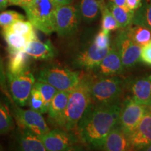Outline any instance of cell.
<instances>
[{"mask_svg":"<svg viewBox=\"0 0 151 151\" xmlns=\"http://www.w3.org/2000/svg\"><path fill=\"white\" fill-rule=\"evenodd\" d=\"M121 104L91 103L77 127L81 141L87 146L102 148L106 137L118 123Z\"/></svg>","mask_w":151,"mask_h":151,"instance_id":"obj_1","label":"cell"},{"mask_svg":"<svg viewBox=\"0 0 151 151\" xmlns=\"http://www.w3.org/2000/svg\"><path fill=\"white\" fill-rule=\"evenodd\" d=\"M92 78L90 75H82L77 86L71 90L60 126L62 129L68 131L77 129L81 119L92 103Z\"/></svg>","mask_w":151,"mask_h":151,"instance_id":"obj_2","label":"cell"},{"mask_svg":"<svg viewBox=\"0 0 151 151\" xmlns=\"http://www.w3.org/2000/svg\"><path fill=\"white\" fill-rule=\"evenodd\" d=\"M58 6L53 0H32L22 9L34 27L49 35L55 32V14Z\"/></svg>","mask_w":151,"mask_h":151,"instance_id":"obj_3","label":"cell"},{"mask_svg":"<svg viewBox=\"0 0 151 151\" xmlns=\"http://www.w3.org/2000/svg\"><path fill=\"white\" fill-rule=\"evenodd\" d=\"M81 76L79 71L61 66L48 65L40 69L38 73V81L51 85L59 91H70L77 86Z\"/></svg>","mask_w":151,"mask_h":151,"instance_id":"obj_4","label":"cell"},{"mask_svg":"<svg viewBox=\"0 0 151 151\" xmlns=\"http://www.w3.org/2000/svg\"><path fill=\"white\" fill-rule=\"evenodd\" d=\"M123 90V81L117 76L103 77L94 80L91 83L92 103L109 104L119 101Z\"/></svg>","mask_w":151,"mask_h":151,"instance_id":"obj_5","label":"cell"},{"mask_svg":"<svg viewBox=\"0 0 151 151\" xmlns=\"http://www.w3.org/2000/svg\"><path fill=\"white\" fill-rule=\"evenodd\" d=\"M6 77L7 86L14 102L19 106H25L35 85V76L29 71L20 75L7 72Z\"/></svg>","mask_w":151,"mask_h":151,"instance_id":"obj_6","label":"cell"},{"mask_svg":"<svg viewBox=\"0 0 151 151\" xmlns=\"http://www.w3.org/2000/svg\"><path fill=\"white\" fill-rule=\"evenodd\" d=\"M80 11L70 4L58 6L55 14V32L60 37L72 35L78 29Z\"/></svg>","mask_w":151,"mask_h":151,"instance_id":"obj_7","label":"cell"},{"mask_svg":"<svg viewBox=\"0 0 151 151\" xmlns=\"http://www.w3.org/2000/svg\"><path fill=\"white\" fill-rule=\"evenodd\" d=\"M147 106L136 101L132 97H128L121 104L118 125L122 132L129 137L140 122Z\"/></svg>","mask_w":151,"mask_h":151,"instance_id":"obj_8","label":"cell"},{"mask_svg":"<svg viewBox=\"0 0 151 151\" xmlns=\"http://www.w3.org/2000/svg\"><path fill=\"white\" fill-rule=\"evenodd\" d=\"M12 112L17 125L24 128L41 137L50 131L41 113L32 110H24L14 103L11 104Z\"/></svg>","mask_w":151,"mask_h":151,"instance_id":"obj_9","label":"cell"},{"mask_svg":"<svg viewBox=\"0 0 151 151\" xmlns=\"http://www.w3.org/2000/svg\"><path fill=\"white\" fill-rule=\"evenodd\" d=\"M124 67H131L141 61V46L134 42L123 29L116 38L115 43Z\"/></svg>","mask_w":151,"mask_h":151,"instance_id":"obj_10","label":"cell"},{"mask_svg":"<svg viewBox=\"0 0 151 151\" xmlns=\"http://www.w3.org/2000/svg\"><path fill=\"white\" fill-rule=\"evenodd\" d=\"M65 129H55L40 137L46 150L63 151L71 150L77 142L76 137Z\"/></svg>","mask_w":151,"mask_h":151,"instance_id":"obj_11","label":"cell"},{"mask_svg":"<svg viewBox=\"0 0 151 151\" xmlns=\"http://www.w3.org/2000/svg\"><path fill=\"white\" fill-rule=\"evenodd\" d=\"M110 47L99 48L92 42L77 55L74 60L76 65L86 70L97 69L104 58L108 53Z\"/></svg>","mask_w":151,"mask_h":151,"instance_id":"obj_12","label":"cell"},{"mask_svg":"<svg viewBox=\"0 0 151 151\" xmlns=\"http://www.w3.org/2000/svg\"><path fill=\"white\" fill-rule=\"evenodd\" d=\"M132 150H141L151 144V113H145L136 129L129 135Z\"/></svg>","mask_w":151,"mask_h":151,"instance_id":"obj_13","label":"cell"},{"mask_svg":"<svg viewBox=\"0 0 151 151\" xmlns=\"http://www.w3.org/2000/svg\"><path fill=\"white\" fill-rule=\"evenodd\" d=\"M14 148L22 151H45L46 148L43 144L39 136L24 128L18 127L14 134Z\"/></svg>","mask_w":151,"mask_h":151,"instance_id":"obj_14","label":"cell"},{"mask_svg":"<svg viewBox=\"0 0 151 151\" xmlns=\"http://www.w3.org/2000/svg\"><path fill=\"white\" fill-rule=\"evenodd\" d=\"M24 52L32 59L41 61H49L57 55V50L51 41L47 40L43 42L37 39L29 43Z\"/></svg>","mask_w":151,"mask_h":151,"instance_id":"obj_15","label":"cell"},{"mask_svg":"<svg viewBox=\"0 0 151 151\" xmlns=\"http://www.w3.org/2000/svg\"><path fill=\"white\" fill-rule=\"evenodd\" d=\"M102 148L106 151L132 150L129 137L126 135L119 126H116L111 130L106 137Z\"/></svg>","mask_w":151,"mask_h":151,"instance_id":"obj_16","label":"cell"},{"mask_svg":"<svg viewBox=\"0 0 151 151\" xmlns=\"http://www.w3.org/2000/svg\"><path fill=\"white\" fill-rule=\"evenodd\" d=\"M124 66L120 58V54L116 45L110 47L106 54L97 69L99 72L104 76H112L118 74L123 70Z\"/></svg>","mask_w":151,"mask_h":151,"instance_id":"obj_17","label":"cell"},{"mask_svg":"<svg viewBox=\"0 0 151 151\" xmlns=\"http://www.w3.org/2000/svg\"><path fill=\"white\" fill-rule=\"evenodd\" d=\"M70 91H58L49 105L48 117L57 125L61 126L67 108Z\"/></svg>","mask_w":151,"mask_h":151,"instance_id":"obj_18","label":"cell"},{"mask_svg":"<svg viewBox=\"0 0 151 151\" xmlns=\"http://www.w3.org/2000/svg\"><path fill=\"white\" fill-rule=\"evenodd\" d=\"M131 92L136 101L147 106L151 97V74L136 79L131 86Z\"/></svg>","mask_w":151,"mask_h":151,"instance_id":"obj_19","label":"cell"},{"mask_svg":"<svg viewBox=\"0 0 151 151\" xmlns=\"http://www.w3.org/2000/svg\"><path fill=\"white\" fill-rule=\"evenodd\" d=\"M32 58L24 50L9 54L7 72L13 75H20L30 71Z\"/></svg>","mask_w":151,"mask_h":151,"instance_id":"obj_20","label":"cell"},{"mask_svg":"<svg viewBox=\"0 0 151 151\" xmlns=\"http://www.w3.org/2000/svg\"><path fill=\"white\" fill-rule=\"evenodd\" d=\"M2 35L8 46L9 54L25 50L32 40L29 37L2 29Z\"/></svg>","mask_w":151,"mask_h":151,"instance_id":"obj_21","label":"cell"},{"mask_svg":"<svg viewBox=\"0 0 151 151\" xmlns=\"http://www.w3.org/2000/svg\"><path fill=\"white\" fill-rule=\"evenodd\" d=\"M106 5L118 22L120 29H125L132 24L135 11L116 5L111 1Z\"/></svg>","mask_w":151,"mask_h":151,"instance_id":"obj_22","label":"cell"},{"mask_svg":"<svg viewBox=\"0 0 151 151\" xmlns=\"http://www.w3.org/2000/svg\"><path fill=\"white\" fill-rule=\"evenodd\" d=\"M134 25L125 28L126 32L134 42L142 47L151 40V30L142 25Z\"/></svg>","mask_w":151,"mask_h":151,"instance_id":"obj_23","label":"cell"},{"mask_svg":"<svg viewBox=\"0 0 151 151\" xmlns=\"http://www.w3.org/2000/svg\"><path fill=\"white\" fill-rule=\"evenodd\" d=\"M101 1L98 0H81V16L86 22H92L99 16Z\"/></svg>","mask_w":151,"mask_h":151,"instance_id":"obj_24","label":"cell"},{"mask_svg":"<svg viewBox=\"0 0 151 151\" xmlns=\"http://www.w3.org/2000/svg\"><path fill=\"white\" fill-rule=\"evenodd\" d=\"M132 24L142 25L151 30V0H142V4L134 12Z\"/></svg>","mask_w":151,"mask_h":151,"instance_id":"obj_25","label":"cell"},{"mask_svg":"<svg viewBox=\"0 0 151 151\" xmlns=\"http://www.w3.org/2000/svg\"><path fill=\"white\" fill-rule=\"evenodd\" d=\"M3 29L29 37L32 40L37 39V35L34 29L33 24L31 22L24 20H18L10 25L4 27Z\"/></svg>","mask_w":151,"mask_h":151,"instance_id":"obj_26","label":"cell"},{"mask_svg":"<svg viewBox=\"0 0 151 151\" xmlns=\"http://www.w3.org/2000/svg\"><path fill=\"white\" fill-rule=\"evenodd\" d=\"M100 11L101 13V29L106 32L120 29L118 22L114 18L109 7L106 4L104 0H100Z\"/></svg>","mask_w":151,"mask_h":151,"instance_id":"obj_27","label":"cell"},{"mask_svg":"<svg viewBox=\"0 0 151 151\" xmlns=\"http://www.w3.org/2000/svg\"><path fill=\"white\" fill-rule=\"evenodd\" d=\"M14 129V122L7 106L0 100V135L6 134Z\"/></svg>","mask_w":151,"mask_h":151,"instance_id":"obj_28","label":"cell"},{"mask_svg":"<svg viewBox=\"0 0 151 151\" xmlns=\"http://www.w3.org/2000/svg\"><path fill=\"white\" fill-rule=\"evenodd\" d=\"M27 104L32 110L40 113L41 114L48 112V109L45 105L44 100L43 99L41 92L35 87H33L32 90Z\"/></svg>","mask_w":151,"mask_h":151,"instance_id":"obj_29","label":"cell"},{"mask_svg":"<svg viewBox=\"0 0 151 151\" xmlns=\"http://www.w3.org/2000/svg\"><path fill=\"white\" fill-rule=\"evenodd\" d=\"M34 87L41 92L43 99L44 100L45 105H46L47 109H48L49 105L53 99L54 96L59 90H57L51 85L41 81H37V82H35Z\"/></svg>","mask_w":151,"mask_h":151,"instance_id":"obj_30","label":"cell"},{"mask_svg":"<svg viewBox=\"0 0 151 151\" xmlns=\"http://www.w3.org/2000/svg\"><path fill=\"white\" fill-rule=\"evenodd\" d=\"M24 16L15 11H5L0 13V26L6 27L18 20H24Z\"/></svg>","mask_w":151,"mask_h":151,"instance_id":"obj_31","label":"cell"},{"mask_svg":"<svg viewBox=\"0 0 151 151\" xmlns=\"http://www.w3.org/2000/svg\"><path fill=\"white\" fill-rule=\"evenodd\" d=\"M96 46L99 48H106L111 46L109 33L101 29L94 38L92 41Z\"/></svg>","mask_w":151,"mask_h":151,"instance_id":"obj_32","label":"cell"},{"mask_svg":"<svg viewBox=\"0 0 151 151\" xmlns=\"http://www.w3.org/2000/svg\"><path fill=\"white\" fill-rule=\"evenodd\" d=\"M6 73L4 70V63L1 59V55H0V89L3 92V93L5 94L7 99L11 103V104H14L12 97H11L10 92L9 91L8 86L6 84Z\"/></svg>","mask_w":151,"mask_h":151,"instance_id":"obj_33","label":"cell"},{"mask_svg":"<svg viewBox=\"0 0 151 151\" xmlns=\"http://www.w3.org/2000/svg\"><path fill=\"white\" fill-rule=\"evenodd\" d=\"M140 59L146 65L151 66V40L141 47Z\"/></svg>","mask_w":151,"mask_h":151,"instance_id":"obj_34","label":"cell"},{"mask_svg":"<svg viewBox=\"0 0 151 151\" xmlns=\"http://www.w3.org/2000/svg\"><path fill=\"white\" fill-rule=\"evenodd\" d=\"M142 0H126V7L129 10L136 11L141 7Z\"/></svg>","mask_w":151,"mask_h":151,"instance_id":"obj_35","label":"cell"},{"mask_svg":"<svg viewBox=\"0 0 151 151\" xmlns=\"http://www.w3.org/2000/svg\"><path fill=\"white\" fill-rule=\"evenodd\" d=\"M32 0H9V4L18 6L20 7H24L29 4Z\"/></svg>","mask_w":151,"mask_h":151,"instance_id":"obj_36","label":"cell"},{"mask_svg":"<svg viewBox=\"0 0 151 151\" xmlns=\"http://www.w3.org/2000/svg\"><path fill=\"white\" fill-rule=\"evenodd\" d=\"M53 1L55 2V4L58 6H60L70 4L72 2L73 0H53Z\"/></svg>","mask_w":151,"mask_h":151,"instance_id":"obj_37","label":"cell"},{"mask_svg":"<svg viewBox=\"0 0 151 151\" xmlns=\"http://www.w3.org/2000/svg\"><path fill=\"white\" fill-rule=\"evenodd\" d=\"M109 1H112V2L116 4V5L120 6L127 8V7H126V0H109Z\"/></svg>","mask_w":151,"mask_h":151,"instance_id":"obj_38","label":"cell"},{"mask_svg":"<svg viewBox=\"0 0 151 151\" xmlns=\"http://www.w3.org/2000/svg\"><path fill=\"white\" fill-rule=\"evenodd\" d=\"M9 5V0H0V11L3 10Z\"/></svg>","mask_w":151,"mask_h":151,"instance_id":"obj_39","label":"cell"},{"mask_svg":"<svg viewBox=\"0 0 151 151\" xmlns=\"http://www.w3.org/2000/svg\"><path fill=\"white\" fill-rule=\"evenodd\" d=\"M141 150L151 151V144H150V145H148V146H146V147H144V148L141 149Z\"/></svg>","mask_w":151,"mask_h":151,"instance_id":"obj_40","label":"cell"},{"mask_svg":"<svg viewBox=\"0 0 151 151\" xmlns=\"http://www.w3.org/2000/svg\"><path fill=\"white\" fill-rule=\"evenodd\" d=\"M147 109H148V111L151 113V97H150V101H149L148 104V106H147Z\"/></svg>","mask_w":151,"mask_h":151,"instance_id":"obj_41","label":"cell"}]
</instances>
